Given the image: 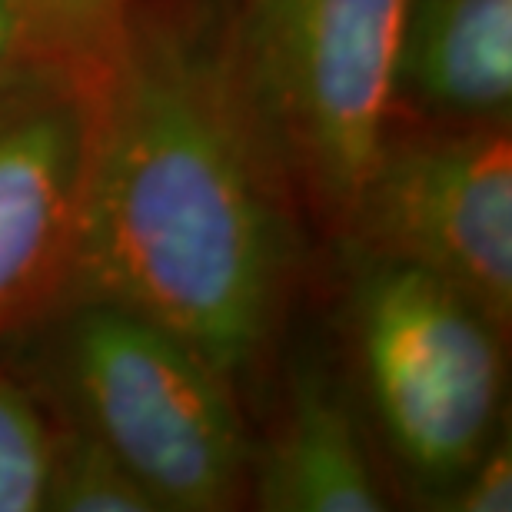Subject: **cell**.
<instances>
[{"instance_id":"obj_1","label":"cell","mask_w":512,"mask_h":512,"mask_svg":"<svg viewBox=\"0 0 512 512\" xmlns=\"http://www.w3.org/2000/svg\"><path fill=\"white\" fill-rule=\"evenodd\" d=\"M100 74L70 283L167 326L233 380L270 333L283 270L233 57L143 17Z\"/></svg>"},{"instance_id":"obj_2","label":"cell","mask_w":512,"mask_h":512,"mask_svg":"<svg viewBox=\"0 0 512 512\" xmlns=\"http://www.w3.org/2000/svg\"><path fill=\"white\" fill-rule=\"evenodd\" d=\"M409 0H247L233 67L253 127L340 210L389 140Z\"/></svg>"},{"instance_id":"obj_3","label":"cell","mask_w":512,"mask_h":512,"mask_svg":"<svg viewBox=\"0 0 512 512\" xmlns=\"http://www.w3.org/2000/svg\"><path fill=\"white\" fill-rule=\"evenodd\" d=\"M64 350L84 423L124 459L160 512L233 503L247 443L230 376L167 326L100 300L74 316Z\"/></svg>"},{"instance_id":"obj_4","label":"cell","mask_w":512,"mask_h":512,"mask_svg":"<svg viewBox=\"0 0 512 512\" xmlns=\"http://www.w3.org/2000/svg\"><path fill=\"white\" fill-rule=\"evenodd\" d=\"M353 320L389 443L419 483L446 493L493 439L499 326L439 276L376 256Z\"/></svg>"},{"instance_id":"obj_5","label":"cell","mask_w":512,"mask_h":512,"mask_svg":"<svg viewBox=\"0 0 512 512\" xmlns=\"http://www.w3.org/2000/svg\"><path fill=\"white\" fill-rule=\"evenodd\" d=\"M366 256L419 266L499 330L512 316V143L506 124L389 143L346 210Z\"/></svg>"},{"instance_id":"obj_6","label":"cell","mask_w":512,"mask_h":512,"mask_svg":"<svg viewBox=\"0 0 512 512\" xmlns=\"http://www.w3.org/2000/svg\"><path fill=\"white\" fill-rule=\"evenodd\" d=\"M94 94L30 47L0 70V330L70 280Z\"/></svg>"},{"instance_id":"obj_7","label":"cell","mask_w":512,"mask_h":512,"mask_svg":"<svg viewBox=\"0 0 512 512\" xmlns=\"http://www.w3.org/2000/svg\"><path fill=\"white\" fill-rule=\"evenodd\" d=\"M463 120L506 117L512 97V0H409L396 97Z\"/></svg>"},{"instance_id":"obj_8","label":"cell","mask_w":512,"mask_h":512,"mask_svg":"<svg viewBox=\"0 0 512 512\" xmlns=\"http://www.w3.org/2000/svg\"><path fill=\"white\" fill-rule=\"evenodd\" d=\"M256 503L273 512H376L386 506L350 409L323 376L306 373L296 383L290 416L260 469Z\"/></svg>"},{"instance_id":"obj_9","label":"cell","mask_w":512,"mask_h":512,"mask_svg":"<svg viewBox=\"0 0 512 512\" xmlns=\"http://www.w3.org/2000/svg\"><path fill=\"white\" fill-rule=\"evenodd\" d=\"M44 509L54 512H160L127 463L87 423L50 433Z\"/></svg>"},{"instance_id":"obj_10","label":"cell","mask_w":512,"mask_h":512,"mask_svg":"<svg viewBox=\"0 0 512 512\" xmlns=\"http://www.w3.org/2000/svg\"><path fill=\"white\" fill-rule=\"evenodd\" d=\"M30 47L100 70L127 27V0H20Z\"/></svg>"},{"instance_id":"obj_11","label":"cell","mask_w":512,"mask_h":512,"mask_svg":"<svg viewBox=\"0 0 512 512\" xmlns=\"http://www.w3.org/2000/svg\"><path fill=\"white\" fill-rule=\"evenodd\" d=\"M50 429L17 386L0 380V512L44 509Z\"/></svg>"},{"instance_id":"obj_12","label":"cell","mask_w":512,"mask_h":512,"mask_svg":"<svg viewBox=\"0 0 512 512\" xmlns=\"http://www.w3.org/2000/svg\"><path fill=\"white\" fill-rule=\"evenodd\" d=\"M449 512H509L512 509V453L509 443H489L476 463L443 493Z\"/></svg>"},{"instance_id":"obj_13","label":"cell","mask_w":512,"mask_h":512,"mask_svg":"<svg viewBox=\"0 0 512 512\" xmlns=\"http://www.w3.org/2000/svg\"><path fill=\"white\" fill-rule=\"evenodd\" d=\"M30 50L27 20L20 0H0V70Z\"/></svg>"}]
</instances>
